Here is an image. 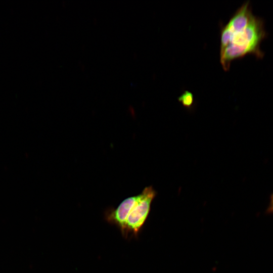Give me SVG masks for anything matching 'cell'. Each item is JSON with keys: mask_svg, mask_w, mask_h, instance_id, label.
Here are the masks:
<instances>
[{"mask_svg": "<svg viewBox=\"0 0 273 273\" xmlns=\"http://www.w3.org/2000/svg\"><path fill=\"white\" fill-rule=\"evenodd\" d=\"M156 194L153 187L149 186L145 187L140 194L128 197L127 212L120 230L125 239L138 235L149 215L151 203Z\"/></svg>", "mask_w": 273, "mask_h": 273, "instance_id": "cell-2", "label": "cell"}, {"mask_svg": "<svg viewBox=\"0 0 273 273\" xmlns=\"http://www.w3.org/2000/svg\"><path fill=\"white\" fill-rule=\"evenodd\" d=\"M178 100L184 106L190 108L194 103V96L191 92L186 90L178 97Z\"/></svg>", "mask_w": 273, "mask_h": 273, "instance_id": "cell-3", "label": "cell"}, {"mask_svg": "<svg viewBox=\"0 0 273 273\" xmlns=\"http://www.w3.org/2000/svg\"><path fill=\"white\" fill-rule=\"evenodd\" d=\"M267 212L269 213L273 214V193L270 196V202L267 209Z\"/></svg>", "mask_w": 273, "mask_h": 273, "instance_id": "cell-4", "label": "cell"}, {"mask_svg": "<svg viewBox=\"0 0 273 273\" xmlns=\"http://www.w3.org/2000/svg\"><path fill=\"white\" fill-rule=\"evenodd\" d=\"M263 33L261 22L247 6H242L221 28L220 62L223 69L229 70L235 59L258 52Z\"/></svg>", "mask_w": 273, "mask_h": 273, "instance_id": "cell-1", "label": "cell"}]
</instances>
